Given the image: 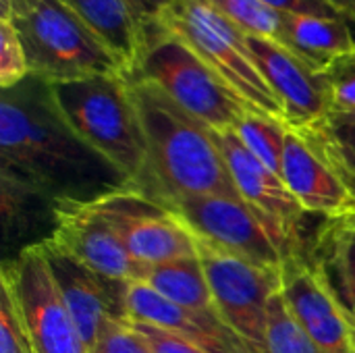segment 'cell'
<instances>
[{
  "instance_id": "2e32d148",
  "label": "cell",
  "mask_w": 355,
  "mask_h": 353,
  "mask_svg": "<svg viewBox=\"0 0 355 353\" xmlns=\"http://www.w3.org/2000/svg\"><path fill=\"white\" fill-rule=\"evenodd\" d=\"M127 314L131 320L148 322L171 331L193 345L208 353H256V350L235 333L223 318H212L204 314H196L185 310L158 291H154L148 283L135 281L127 285Z\"/></svg>"
},
{
  "instance_id": "9a60e30c",
  "label": "cell",
  "mask_w": 355,
  "mask_h": 353,
  "mask_svg": "<svg viewBox=\"0 0 355 353\" xmlns=\"http://www.w3.org/2000/svg\"><path fill=\"white\" fill-rule=\"evenodd\" d=\"M50 237L112 283L129 285L144 277L146 266L127 252L112 227L89 204H58Z\"/></svg>"
},
{
  "instance_id": "4dcf8cb0",
  "label": "cell",
  "mask_w": 355,
  "mask_h": 353,
  "mask_svg": "<svg viewBox=\"0 0 355 353\" xmlns=\"http://www.w3.org/2000/svg\"><path fill=\"white\" fill-rule=\"evenodd\" d=\"M264 4L272 6L275 10H289L300 15L312 17H329V19H343L327 0H262ZM345 21V19H343Z\"/></svg>"
},
{
  "instance_id": "4fadbf2b",
  "label": "cell",
  "mask_w": 355,
  "mask_h": 353,
  "mask_svg": "<svg viewBox=\"0 0 355 353\" xmlns=\"http://www.w3.org/2000/svg\"><path fill=\"white\" fill-rule=\"evenodd\" d=\"M214 135L239 196L252 208H256L266 221L279 227L291 241L306 248L302 239V223L308 212L293 198L283 177L268 169L264 162H260L243 146L235 129L214 131Z\"/></svg>"
},
{
  "instance_id": "d6a6232c",
  "label": "cell",
  "mask_w": 355,
  "mask_h": 353,
  "mask_svg": "<svg viewBox=\"0 0 355 353\" xmlns=\"http://www.w3.org/2000/svg\"><path fill=\"white\" fill-rule=\"evenodd\" d=\"M352 27L355 31V0H327Z\"/></svg>"
},
{
  "instance_id": "ffe728a7",
  "label": "cell",
  "mask_w": 355,
  "mask_h": 353,
  "mask_svg": "<svg viewBox=\"0 0 355 353\" xmlns=\"http://www.w3.org/2000/svg\"><path fill=\"white\" fill-rule=\"evenodd\" d=\"M87 27L119 56L131 73L148 40V29L135 15L129 0H67Z\"/></svg>"
},
{
  "instance_id": "5bb4252c",
  "label": "cell",
  "mask_w": 355,
  "mask_h": 353,
  "mask_svg": "<svg viewBox=\"0 0 355 353\" xmlns=\"http://www.w3.org/2000/svg\"><path fill=\"white\" fill-rule=\"evenodd\" d=\"M250 52L285 110V125L302 131L329 114V96L318 73L270 37L248 35Z\"/></svg>"
},
{
  "instance_id": "52a82bcc",
  "label": "cell",
  "mask_w": 355,
  "mask_h": 353,
  "mask_svg": "<svg viewBox=\"0 0 355 353\" xmlns=\"http://www.w3.org/2000/svg\"><path fill=\"white\" fill-rule=\"evenodd\" d=\"M166 208L185 223L196 239L264 268L281 270L289 256L306 252L243 198L191 196Z\"/></svg>"
},
{
  "instance_id": "4316f807",
  "label": "cell",
  "mask_w": 355,
  "mask_h": 353,
  "mask_svg": "<svg viewBox=\"0 0 355 353\" xmlns=\"http://www.w3.org/2000/svg\"><path fill=\"white\" fill-rule=\"evenodd\" d=\"M318 75L329 96V114L355 112V52L335 60Z\"/></svg>"
},
{
  "instance_id": "ba28073f",
  "label": "cell",
  "mask_w": 355,
  "mask_h": 353,
  "mask_svg": "<svg viewBox=\"0 0 355 353\" xmlns=\"http://www.w3.org/2000/svg\"><path fill=\"white\" fill-rule=\"evenodd\" d=\"M0 283L12 293L33 352L89 353L37 246L23 248L12 260H6Z\"/></svg>"
},
{
  "instance_id": "44dd1931",
  "label": "cell",
  "mask_w": 355,
  "mask_h": 353,
  "mask_svg": "<svg viewBox=\"0 0 355 353\" xmlns=\"http://www.w3.org/2000/svg\"><path fill=\"white\" fill-rule=\"evenodd\" d=\"M141 281L148 283L162 298L185 310L212 318H223L198 256L158 266H146Z\"/></svg>"
},
{
  "instance_id": "f1b7e54d",
  "label": "cell",
  "mask_w": 355,
  "mask_h": 353,
  "mask_svg": "<svg viewBox=\"0 0 355 353\" xmlns=\"http://www.w3.org/2000/svg\"><path fill=\"white\" fill-rule=\"evenodd\" d=\"M0 353H35L12 293L4 283H0Z\"/></svg>"
},
{
  "instance_id": "d4e9b609",
  "label": "cell",
  "mask_w": 355,
  "mask_h": 353,
  "mask_svg": "<svg viewBox=\"0 0 355 353\" xmlns=\"http://www.w3.org/2000/svg\"><path fill=\"white\" fill-rule=\"evenodd\" d=\"M223 17L235 23L248 35H260L277 40L279 35V10L262 0H206Z\"/></svg>"
},
{
  "instance_id": "3957f363",
  "label": "cell",
  "mask_w": 355,
  "mask_h": 353,
  "mask_svg": "<svg viewBox=\"0 0 355 353\" xmlns=\"http://www.w3.org/2000/svg\"><path fill=\"white\" fill-rule=\"evenodd\" d=\"M0 19L12 23L29 73L48 83L127 73L67 0H0Z\"/></svg>"
},
{
  "instance_id": "83f0119b",
  "label": "cell",
  "mask_w": 355,
  "mask_h": 353,
  "mask_svg": "<svg viewBox=\"0 0 355 353\" xmlns=\"http://www.w3.org/2000/svg\"><path fill=\"white\" fill-rule=\"evenodd\" d=\"M29 75L27 56L12 23L0 19V87H15Z\"/></svg>"
},
{
  "instance_id": "30bf717a",
  "label": "cell",
  "mask_w": 355,
  "mask_h": 353,
  "mask_svg": "<svg viewBox=\"0 0 355 353\" xmlns=\"http://www.w3.org/2000/svg\"><path fill=\"white\" fill-rule=\"evenodd\" d=\"M196 241L198 258L204 266L223 320L239 333L256 353H262L268 308L272 298L283 289L281 270L252 264L200 239Z\"/></svg>"
},
{
  "instance_id": "603a6c76",
  "label": "cell",
  "mask_w": 355,
  "mask_h": 353,
  "mask_svg": "<svg viewBox=\"0 0 355 353\" xmlns=\"http://www.w3.org/2000/svg\"><path fill=\"white\" fill-rule=\"evenodd\" d=\"M289 127L281 121L262 117V114H245V119L237 125L235 133L243 141V146L268 169L281 175V156L285 148Z\"/></svg>"
},
{
  "instance_id": "9c48e42d",
  "label": "cell",
  "mask_w": 355,
  "mask_h": 353,
  "mask_svg": "<svg viewBox=\"0 0 355 353\" xmlns=\"http://www.w3.org/2000/svg\"><path fill=\"white\" fill-rule=\"evenodd\" d=\"M89 206L112 227L127 252L144 266L198 256L196 235L185 223L171 208L133 185L110 191L89 202Z\"/></svg>"
},
{
  "instance_id": "8992f818",
  "label": "cell",
  "mask_w": 355,
  "mask_h": 353,
  "mask_svg": "<svg viewBox=\"0 0 355 353\" xmlns=\"http://www.w3.org/2000/svg\"><path fill=\"white\" fill-rule=\"evenodd\" d=\"M129 75L156 83L183 110L214 131L237 129L252 112L214 69L160 23L148 27L146 50Z\"/></svg>"
},
{
  "instance_id": "7a4b0ae2",
  "label": "cell",
  "mask_w": 355,
  "mask_h": 353,
  "mask_svg": "<svg viewBox=\"0 0 355 353\" xmlns=\"http://www.w3.org/2000/svg\"><path fill=\"white\" fill-rule=\"evenodd\" d=\"M137 106L150 175L144 193L160 204L191 196L241 198L214 129L183 110L156 83L125 75Z\"/></svg>"
},
{
  "instance_id": "1f68e13d",
  "label": "cell",
  "mask_w": 355,
  "mask_h": 353,
  "mask_svg": "<svg viewBox=\"0 0 355 353\" xmlns=\"http://www.w3.org/2000/svg\"><path fill=\"white\" fill-rule=\"evenodd\" d=\"M175 0H129V4L133 6L135 15L139 17V21L146 25V29L154 23H158V19L162 17V12L173 4Z\"/></svg>"
},
{
  "instance_id": "5b68a950",
  "label": "cell",
  "mask_w": 355,
  "mask_h": 353,
  "mask_svg": "<svg viewBox=\"0 0 355 353\" xmlns=\"http://www.w3.org/2000/svg\"><path fill=\"white\" fill-rule=\"evenodd\" d=\"M158 23L179 35L214 69L254 114L285 123V110L250 52L248 33L212 4L206 0H175Z\"/></svg>"
},
{
  "instance_id": "f546056e",
  "label": "cell",
  "mask_w": 355,
  "mask_h": 353,
  "mask_svg": "<svg viewBox=\"0 0 355 353\" xmlns=\"http://www.w3.org/2000/svg\"><path fill=\"white\" fill-rule=\"evenodd\" d=\"M133 325L146 337V341L150 343L154 353H208L202 347L193 345L191 341H187L171 331H164L160 327H154L148 322H137V320H133Z\"/></svg>"
},
{
  "instance_id": "7402d4cb",
  "label": "cell",
  "mask_w": 355,
  "mask_h": 353,
  "mask_svg": "<svg viewBox=\"0 0 355 353\" xmlns=\"http://www.w3.org/2000/svg\"><path fill=\"white\" fill-rule=\"evenodd\" d=\"M295 133L335 171L355 200V112L327 114Z\"/></svg>"
},
{
  "instance_id": "7c38bea8",
  "label": "cell",
  "mask_w": 355,
  "mask_h": 353,
  "mask_svg": "<svg viewBox=\"0 0 355 353\" xmlns=\"http://www.w3.org/2000/svg\"><path fill=\"white\" fill-rule=\"evenodd\" d=\"M35 246L44 254L58 293L77 322L87 347L94 343L100 325L108 316L129 318L125 304L127 285L104 279L52 237Z\"/></svg>"
},
{
  "instance_id": "8fae6325",
  "label": "cell",
  "mask_w": 355,
  "mask_h": 353,
  "mask_svg": "<svg viewBox=\"0 0 355 353\" xmlns=\"http://www.w3.org/2000/svg\"><path fill=\"white\" fill-rule=\"evenodd\" d=\"M283 300L306 335L324 353H355V327L306 252L283 262Z\"/></svg>"
},
{
  "instance_id": "e0dca14e",
  "label": "cell",
  "mask_w": 355,
  "mask_h": 353,
  "mask_svg": "<svg viewBox=\"0 0 355 353\" xmlns=\"http://www.w3.org/2000/svg\"><path fill=\"white\" fill-rule=\"evenodd\" d=\"M281 177L308 214L327 218L355 208L354 196L335 171L291 129L281 156Z\"/></svg>"
},
{
  "instance_id": "484cf974",
  "label": "cell",
  "mask_w": 355,
  "mask_h": 353,
  "mask_svg": "<svg viewBox=\"0 0 355 353\" xmlns=\"http://www.w3.org/2000/svg\"><path fill=\"white\" fill-rule=\"evenodd\" d=\"M89 353H154L131 318L108 316L89 345Z\"/></svg>"
},
{
  "instance_id": "cb8c5ba5",
  "label": "cell",
  "mask_w": 355,
  "mask_h": 353,
  "mask_svg": "<svg viewBox=\"0 0 355 353\" xmlns=\"http://www.w3.org/2000/svg\"><path fill=\"white\" fill-rule=\"evenodd\" d=\"M262 353H324L291 316L283 293H277L270 302Z\"/></svg>"
},
{
  "instance_id": "ac0fdd59",
  "label": "cell",
  "mask_w": 355,
  "mask_h": 353,
  "mask_svg": "<svg viewBox=\"0 0 355 353\" xmlns=\"http://www.w3.org/2000/svg\"><path fill=\"white\" fill-rule=\"evenodd\" d=\"M306 256L355 327V208L327 216L306 248Z\"/></svg>"
},
{
  "instance_id": "277c9868",
  "label": "cell",
  "mask_w": 355,
  "mask_h": 353,
  "mask_svg": "<svg viewBox=\"0 0 355 353\" xmlns=\"http://www.w3.org/2000/svg\"><path fill=\"white\" fill-rule=\"evenodd\" d=\"M125 75H98L50 87L69 127L144 191L150 175L148 144Z\"/></svg>"
},
{
  "instance_id": "6da1fadb",
  "label": "cell",
  "mask_w": 355,
  "mask_h": 353,
  "mask_svg": "<svg viewBox=\"0 0 355 353\" xmlns=\"http://www.w3.org/2000/svg\"><path fill=\"white\" fill-rule=\"evenodd\" d=\"M0 177L58 204H89L131 185L60 114L48 81L29 75L2 89Z\"/></svg>"
},
{
  "instance_id": "d6986e66",
  "label": "cell",
  "mask_w": 355,
  "mask_h": 353,
  "mask_svg": "<svg viewBox=\"0 0 355 353\" xmlns=\"http://www.w3.org/2000/svg\"><path fill=\"white\" fill-rule=\"evenodd\" d=\"M277 42L314 73H322L335 60L355 52V31L347 21L289 10H279Z\"/></svg>"
}]
</instances>
